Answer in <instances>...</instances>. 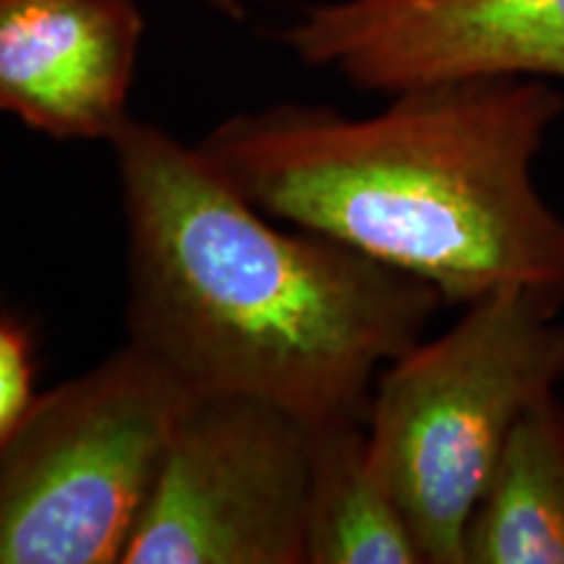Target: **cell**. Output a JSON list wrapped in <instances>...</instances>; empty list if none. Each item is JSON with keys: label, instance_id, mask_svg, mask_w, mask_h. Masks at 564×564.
I'll return each instance as SVG.
<instances>
[{"label": "cell", "instance_id": "cell-1", "mask_svg": "<svg viewBox=\"0 0 564 564\" xmlns=\"http://www.w3.org/2000/svg\"><path fill=\"white\" fill-rule=\"evenodd\" d=\"M126 223L129 343L194 394L301 423H366L377 377L442 293L322 232L285 230L196 144L131 118L110 141Z\"/></svg>", "mask_w": 564, "mask_h": 564}, {"label": "cell", "instance_id": "cell-2", "mask_svg": "<svg viewBox=\"0 0 564 564\" xmlns=\"http://www.w3.org/2000/svg\"><path fill=\"white\" fill-rule=\"evenodd\" d=\"M564 112L546 79L491 76L398 91L371 116L272 105L196 141L251 204L442 293L523 288L564 301V215L535 160Z\"/></svg>", "mask_w": 564, "mask_h": 564}, {"label": "cell", "instance_id": "cell-3", "mask_svg": "<svg viewBox=\"0 0 564 564\" xmlns=\"http://www.w3.org/2000/svg\"><path fill=\"white\" fill-rule=\"evenodd\" d=\"M564 301L507 288L415 343L373 384L366 434L423 564H465V533L518 421L564 382Z\"/></svg>", "mask_w": 564, "mask_h": 564}, {"label": "cell", "instance_id": "cell-4", "mask_svg": "<svg viewBox=\"0 0 564 564\" xmlns=\"http://www.w3.org/2000/svg\"><path fill=\"white\" fill-rule=\"evenodd\" d=\"M188 398L131 343L40 392L0 447V564H121Z\"/></svg>", "mask_w": 564, "mask_h": 564}, {"label": "cell", "instance_id": "cell-5", "mask_svg": "<svg viewBox=\"0 0 564 564\" xmlns=\"http://www.w3.org/2000/svg\"><path fill=\"white\" fill-rule=\"evenodd\" d=\"M308 468L295 415L192 392L121 564H306Z\"/></svg>", "mask_w": 564, "mask_h": 564}, {"label": "cell", "instance_id": "cell-6", "mask_svg": "<svg viewBox=\"0 0 564 564\" xmlns=\"http://www.w3.org/2000/svg\"><path fill=\"white\" fill-rule=\"evenodd\" d=\"M280 42L387 97L491 76L564 82V0H329L303 9Z\"/></svg>", "mask_w": 564, "mask_h": 564}, {"label": "cell", "instance_id": "cell-7", "mask_svg": "<svg viewBox=\"0 0 564 564\" xmlns=\"http://www.w3.org/2000/svg\"><path fill=\"white\" fill-rule=\"evenodd\" d=\"M139 0H0V112L58 141H112L131 121Z\"/></svg>", "mask_w": 564, "mask_h": 564}, {"label": "cell", "instance_id": "cell-8", "mask_svg": "<svg viewBox=\"0 0 564 564\" xmlns=\"http://www.w3.org/2000/svg\"><path fill=\"white\" fill-rule=\"evenodd\" d=\"M465 564H564V400L518 426L465 533Z\"/></svg>", "mask_w": 564, "mask_h": 564}, {"label": "cell", "instance_id": "cell-9", "mask_svg": "<svg viewBox=\"0 0 564 564\" xmlns=\"http://www.w3.org/2000/svg\"><path fill=\"white\" fill-rule=\"evenodd\" d=\"M306 564H423L398 499L373 465L366 423L308 429Z\"/></svg>", "mask_w": 564, "mask_h": 564}, {"label": "cell", "instance_id": "cell-10", "mask_svg": "<svg viewBox=\"0 0 564 564\" xmlns=\"http://www.w3.org/2000/svg\"><path fill=\"white\" fill-rule=\"evenodd\" d=\"M37 366L30 333L0 314V447L26 419L37 400Z\"/></svg>", "mask_w": 564, "mask_h": 564}, {"label": "cell", "instance_id": "cell-11", "mask_svg": "<svg viewBox=\"0 0 564 564\" xmlns=\"http://www.w3.org/2000/svg\"><path fill=\"white\" fill-rule=\"evenodd\" d=\"M196 3L204 6V9L220 13L223 19L230 21H243L246 19V0H196Z\"/></svg>", "mask_w": 564, "mask_h": 564}]
</instances>
